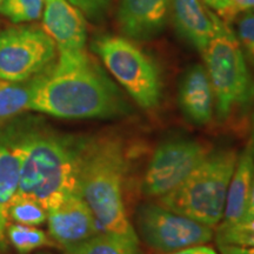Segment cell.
Instances as JSON below:
<instances>
[{
	"instance_id": "cell-1",
	"label": "cell",
	"mask_w": 254,
	"mask_h": 254,
	"mask_svg": "<svg viewBox=\"0 0 254 254\" xmlns=\"http://www.w3.org/2000/svg\"><path fill=\"white\" fill-rule=\"evenodd\" d=\"M28 110L60 119H112L129 106L116 84L84 51L58 52V59L33 78Z\"/></svg>"
},
{
	"instance_id": "cell-2",
	"label": "cell",
	"mask_w": 254,
	"mask_h": 254,
	"mask_svg": "<svg viewBox=\"0 0 254 254\" xmlns=\"http://www.w3.org/2000/svg\"><path fill=\"white\" fill-rule=\"evenodd\" d=\"M21 152L15 195L26 196L46 211L79 192V171L87 136L72 135L38 119L9 124Z\"/></svg>"
},
{
	"instance_id": "cell-3",
	"label": "cell",
	"mask_w": 254,
	"mask_h": 254,
	"mask_svg": "<svg viewBox=\"0 0 254 254\" xmlns=\"http://www.w3.org/2000/svg\"><path fill=\"white\" fill-rule=\"evenodd\" d=\"M125 141L116 133L87 136L79 171V192L93 212L100 232L138 240L125 207Z\"/></svg>"
},
{
	"instance_id": "cell-4",
	"label": "cell",
	"mask_w": 254,
	"mask_h": 254,
	"mask_svg": "<svg viewBox=\"0 0 254 254\" xmlns=\"http://www.w3.org/2000/svg\"><path fill=\"white\" fill-rule=\"evenodd\" d=\"M238 157L234 148L211 151L182 184L159 198V204L206 226H217L224 217Z\"/></svg>"
},
{
	"instance_id": "cell-5",
	"label": "cell",
	"mask_w": 254,
	"mask_h": 254,
	"mask_svg": "<svg viewBox=\"0 0 254 254\" xmlns=\"http://www.w3.org/2000/svg\"><path fill=\"white\" fill-rule=\"evenodd\" d=\"M214 94V109L221 122L243 116L254 101V79L236 32L225 23L202 53Z\"/></svg>"
},
{
	"instance_id": "cell-6",
	"label": "cell",
	"mask_w": 254,
	"mask_h": 254,
	"mask_svg": "<svg viewBox=\"0 0 254 254\" xmlns=\"http://www.w3.org/2000/svg\"><path fill=\"white\" fill-rule=\"evenodd\" d=\"M92 50L141 109L158 106L163 93L161 73L145 51L128 38L113 34L95 38Z\"/></svg>"
},
{
	"instance_id": "cell-7",
	"label": "cell",
	"mask_w": 254,
	"mask_h": 254,
	"mask_svg": "<svg viewBox=\"0 0 254 254\" xmlns=\"http://www.w3.org/2000/svg\"><path fill=\"white\" fill-rule=\"evenodd\" d=\"M57 46L36 25H17L0 31V80L26 81L50 67Z\"/></svg>"
},
{
	"instance_id": "cell-8",
	"label": "cell",
	"mask_w": 254,
	"mask_h": 254,
	"mask_svg": "<svg viewBox=\"0 0 254 254\" xmlns=\"http://www.w3.org/2000/svg\"><path fill=\"white\" fill-rule=\"evenodd\" d=\"M211 153L208 145L196 139L176 135L157 146L142 180V192L150 198H161L182 184Z\"/></svg>"
},
{
	"instance_id": "cell-9",
	"label": "cell",
	"mask_w": 254,
	"mask_h": 254,
	"mask_svg": "<svg viewBox=\"0 0 254 254\" xmlns=\"http://www.w3.org/2000/svg\"><path fill=\"white\" fill-rule=\"evenodd\" d=\"M135 224L146 245L158 252L205 245L214 234L212 227L152 202L139 206Z\"/></svg>"
},
{
	"instance_id": "cell-10",
	"label": "cell",
	"mask_w": 254,
	"mask_h": 254,
	"mask_svg": "<svg viewBox=\"0 0 254 254\" xmlns=\"http://www.w3.org/2000/svg\"><path fill=\"white\" fill-rule=\"evenodd\" d=\"M46 220L51 239L64 250L80 245L100 232L93 212L80 194L68 195L47 211Z\"/></svg>"
},
{
	"instance_id": "cell-11",
	"label": "cell",
	"mask_w": 254,
	"mask_h": 254,
	"mask_svg": "<svg viewBox=\"0 0 254 254\" xmlns=\"http://www.w3.org/2000/svg\"><path fill=\"white\" fill-rule=\"evenodd\" d=\"M43 30L55 41L58 52L84 51L86 47V18L67 0H45Z\"/></svg>"
},
{
	"instance_id": "cell-12",
	"label": "cell",
	"mask_w": 254,
	"mask_h": 254,
	"mask_svg": "<svg viewBox=\"0 0 254 254\" xmlns=\"http://www.w3.org/2000/svg\"><path fill=\"white\" fill-rule=\"evenodd\" d=\"M170 17L178 34L201 55L224 24L201 0H170Z\"/></svg>"
},
{
	"instance_id": "cell-13",
	"label": "cell",
	"mask_w": 254,
	"mask_h": 254,
	"mask_svg": "<svg viewBox=\"0 0 254 254\" xmlns=\"http://www.w3.org/2000/svg\"><path fill=\"white\" fill-rule=\"evenodd\" d=\"M170 0H120L117 11L120 30L131 40H150L164 30Z\"/></svg>"
},
{
	"instance_id": "cell-14",
	"label": "cell",
	"mask_w": 254,
	"mask_h": 254,
	"mask_svg": "<svg viewBox=\"0 0 254 254\" xmlns=\"http://www.w3.org/2000/svg\"><path fill=\"white\" fill-rule=\"evenodd\" d=\"M178 103L184 117L196 126H205L213 118L214 94L206 67L190 65L184 72L178 88Z\"/></svg>"
},
{
	"instance_id": "cell-15",
	"label": "cell",
	"mask_w": 254,
	"mask_h": 254,
	"mask_svg": "<svg viewBox=\"0 0 254 254\" xmlns=\"http://www.w3.org/2000/svg\"><path fill=\"white\" fill-rule=\"evenodd\" d=\"M21 152L11 125L0 129V250L7 245L8 207L20 180Z\"/></svg>"
},
{
	"instance_id": "cell-16",
	"label": "cell",
	"mask_w": 254,
	"mask_h": 254,
	"mask_svg": "<svg viewBox=\"0 0 254 254\" xmlns=\"http://www.w3.org/2000/svg\"><path fill=\"white\" fill-rule=\"evenodd\" d=\"M254 178V157L247 150L239 154L227 190L221 224H234L246 214Z\"/></svg>"
},
{
	"instance_id": "cell-17",
	"label": "cell",
	"mask_w": 254,
	"mask_h": 254,
	"mask_svg": "<svg viewBox=\"0 0 254 254\" xmlns=\"http://www.w3.org/2000/svg\"><path fill=\"white\" fill-rule=\"evenodd\" d=\"M32 81L0 80V127L28 110L31 99Z\"/></svg>"
},
{
	"instance_id": "cell-18",
	"label": "cell",
	"mask_w": 254,
	"mask_h": 254,
	"mask_svg": "<svg viewBox=\"0 0 254 254\" xmlns=\"http://www.w3.org/2000/svg\"><path fill=\"white\" fill-rule=\"evenodd\" d=\"M80 254H142L138 240L99 232L80 245L67 249Z\"/></svg>"
},
{
	"instance_id": "cell-19",
	"label": "cell",
	"mask_w": 254,
	"mask_h": 254,
	"mask_svg": "<svg viewBox=\"0 0 254 254\" xmlns=\"http://www.w3.org/2000/svg\"><path fill=\"white\" fill-rule=\"evenodd\" d=\"M6 239L19 254H30L44 247L56 246L55 241L44 231L21 224H8L6 228Z\"/></svg>"
},
{
	"instance_id": "cell-20",
	"label": "cell",
	"mask_w": 254,
	"mask_h": 254,
	"mask_svg": "<svg viewBox=\"0 0 254 254\" xmlns=\"http://www.w3.org/2000/svg\"><path fill=\"white\" fill-rule=\"evenodd\" d=\"M45 0H2L0 14L15 25L27 24L43 17Z\"/></svg>"
},
{
	"instance_id": "cell-21",
	"label": "cell",
	"mask_w": 254,
	"mask_h": 254,
	"mask_svg": "<svg viewBox=\"0 0 254 254\" xmlns=\"http://www.w3.org/2000/svg\"><path fill=\"white\" fill-rule=\"evenodd\" d=\"M47 219V211L40 204L26 196L14 195L8 207V221L15 224L38 226Z\"/></svg>"
},
{
	"instance_id": "cell-22",
	"label": "cell",
	"mask_w": 254,
	"mask_h": 254,
	"mask_svg": "<svg viewBox=\"0 0 254 254\" xmlns=\"http://www.w3.org/2000/svg\"><path fill=\"white\" fill-rule=\"evenodd\" d=\"M218 245L254 246V217H245L234 224H221L217 231Z\"/></svg>"
},
{
	"instance_id": "cell-23",
	"label": "cell",
	"mask_w": 254,
	"mask_h": 254,
	"mask_svg": "<svg viewBox=\"0 0 254 254\" xmlns=\"http://www.w3.org/2000/svg\"><path fill=\"white\" fill-rule=\"evenodd\" d=\"M236 36L245 58L254 66V12H244L238 15Z\"/></svg>"
},
{
	"instance_id": "cell-24",
	"label": "cell",
	"mask_w": 254,
	"mask_h": 254,
	"mask_svg": "<svg viewBox=\"0 0 254 254\" xmlns=\"http://www.w3.org/2000/svg\"><path fill=\"white\" fill-rule=\"evenodd\" d=\"M73 6L80 9L85 18L94 23L106 19L112 7V0H67Z\"/></svg>"
},
{
	"instance_id": "cell-25",
	"label": "cell",
	"mask_w": 254,
	"mask_h": 254,
	"mask_svg": "<svg viewBox=\"0 0 254 254\" xmlns=\"http://www.w3.org/2000/svg\"><path fill=\"white\" fill-rule=\"evenodd\" d=\"M155 254H218L213 249L205 245L187 247V249L173 251V252H158Z\"/></svg>"
},
{
	"instance_id": "cell-26",
	"label": "cell",
	"mask_w": 254,
	"mask_h": 254,
	"mask_svg": "<svg viewBox=\"0 0 254 254\" xmlns=\"http://www.w3.org/2000/svg\"><path fill=\"white\" fill-rule=\"evenodd\" d=\"M230 4L236 18L244 12H254V0H230Z\"/></svg>"
},
{
	"instance_id": "cell-27",
	"label": "cell",
	"mask_w": 254,
	"mask_h": 254,
	"mask_svg": "<svg viewBox=\"0 0 254 254\" xmlns=\"http://www.w3.org/2000/svg\"><path fill=\"white\" fill-rule=\"evenodd\" d=\"M220 254H254V246L218 245Z\"/></svg>"
},
{
	"instance_id": "cell-28",
	"label": "cell",
	"mask_w": 254,
	"mask_h": 254,
	"mask_svg": "<svg viewBox=\"0 0 254 254\" xmlns=\"http://www.w3.org/2000/svg\"><path fill=\"white\" fill-rule=\"evenodd\" d=\"M245 217H254V178L252 182V187H251V193H250V199H249V206H247L246 214Z\"/></svg>"
},
{
	"instance_id": "cell-29",
	"label": "cell",
	"mask_w": 254,
	"mask_h": 254,
	"mask_svg": "<svg viewBox=\"0 0 254 254\" xmlns=\"http://www.w3.org/2000/svg\"><path fill=\"white\" fill-rule=\"evenodd\" d=\"M247 150L251 152V154L254 157V110L252 114V122H251V134H250V141L247 145Z\"/></svg>"
},
{
	"instance_id": "cell-30",
	"label": "cell",
	"mask_w": 254,
	"mask_h": 254,
	"mask_svg": "<svg viewBox=\"0 0 254 254\" xmlns=\"http://www.w3.org/2000/svg\"><path fill=\"white\" fill-rule=\"evenodd\" d=\"M39 254H52V253H47V252H43V253H39ZM64 254H80L78 252H74V251H68V250H65V253Z\"/></svg>"
},
{
	"instance_id": "cell-31",
	"label": "cell",
	"mask_w": 254,
	"mask_h": 254,
	"mask_svg": "<svg viewBox=\"0 0 254 254\" xmlns=\"http://www.w3.org/2000/svg\"><path fill=\"white\" fill-rule=\"evenodd\" d=\"M202 2H204V4H206V2H207V0H201Z\"/></svg>"
},
{
	"instance_id": "cell-32",
	"label": "cell",
	"mask_w": 254,
	"mask_h": 254,
	"mask_svg": "<svg viewBox=\"0 0 254 254\" xmlns=\"http://www.w3.org/2000/svg\"><path fill=\"white\" fill-rule=\"evenodd\" d=\"M1 2H2V0H0V4H1Z\"/></svg>"
}]
</instances>
